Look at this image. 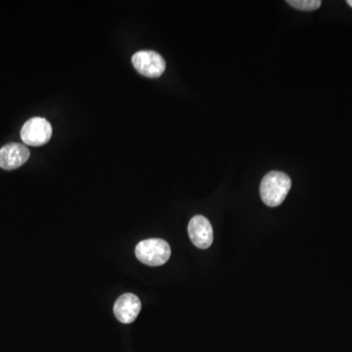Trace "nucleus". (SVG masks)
Wrapping results in <instances>:
<instances>
[{
    "instance_id": "1",
    "label": "nucleus",
    "mask_w": 352,
    "mask_h": 352,
    "mask_svg": "<svg viewBox=\"0 0 352 352\" xmlns=\"http://www.w3.org/2000/svg\"><path fill=\"white\" fill-rule=\"evenodd\" d=\"M291 187L292 180L288 175L282 171H270L261 182V199L268 207H278L286 199Z\"/></svg>"
},
{
    "instance_id": "2",
    "label": "nucleus",
    "mask_w": 352,
    "mask_h": 352,
    "mask_svg": "<svg viewBox=\"0 0 352 352\" xmlns=\"http://www.w3.org/2000/svg\"><path fill=\"white\" fill-rule=\"evenodd\" d=\"M168 242L162 239H148L139 243L135 248L136 258L149 266H161L170 258Z\"/></svg>"
},
{
    "instance_id": "3",
    "label": "nucleus",
    "mask_w": 352,
    "mask_h": 352,
    "mask_svg": "<svg viewBox=\"0 0 352 352\" xmlns=\"http://www.w3.org/2000/svg\"><path fill=\"white\" fill-rule=\"evenodd\" d=\"M52 136V126L47 120L43 118H32L25 122L21 129V138L25 145L38 146L45 145Z\"/></svg>"
},
{
    "instance_id": "4",
    "label": "nucleus",
    "mask_w": 352,
    "mask_h": 352,
    "mask_svg": "<svg viewBox=\"0 0 352 352\" xmlns=\"http://www.w3.org/2000/svg\"><path fill=\"white\" fill-rule=\"evenodd\" d=\"M131 62L136 71L147 78H159L166 71V61L155 51H138L132 56Z\"/></svg>"
},
{
    "instance_id": "5",
    "label": "nucleus",
    "mask_w": 352,
    "mask_h": 352,
    "mask_svg": "<svg viewBox=\"0 0 352 352\" xmlns=\"http://www.w3.org/2000/svg\"><path fill=\"white\" fill-rule=\"evenodd\" d=\"M190 239L197 248L208 249L214 242V230L207 217L196 215L190 220L188 226Z\"/></svg>"
},
{
    "instance_id": "6",
    "label": "nucleus",
    "mask_w": 352,
    "mask_h": 352,
    "mask_svg": "<svg viewBox=\"0 0 352 352\" xmlns=\"http://www.w3.org/2000/svg\"><path fill=\"white\" fill-rule=\"evenodd\" d=\"M31 152L29 148L20 143H9L0 149V168L13 170L29 161Z\"/></svg>"
},
{
    "instance_id": "7",
    "label": "nucleus",
    "mask_w": 352,
    "mask_h": 352,
    "mask_svg": "<svg viewBox=\"0 0 352 352\" xmlns=\"http://www.w3.org/2000/svg\"><path fill=\"white\" fill-rule=\"evenodd\" d=\"M140 311V300L138 296L131 293L120 296L113 305L116 318L124 324H131L135 321Z\"/></svg>"
},
{
    "instance_id": "8",
    "label": "nucleus",
    "mask_w": 352,
    "mask_h": 352,
    "mask_svg": "<svg viewBox=\"0 0 352 352\" xmlns=\"http://www.w3.org/2000/svg\"><path fill=\"white\" fill-rule=\"evenodd\" d=\"M287 3L298 10L314 11L321 6L322 2L320 0H288Z\"/></svg>"
},
{
    "instance_id": "9",
    "label": "nucleus",
    "mask_w": 352,
    "mask_h": 352,
    "mask_svg": "<svg viewBox=\"0 0 352 352\" xmlns=\"http://www.w3.org/2000/svg\"><path fill=\"white\" fill-rule=\"evenodd\" d=\"M346 3L349 4V6L352 7V0H347Z\"/></svg>"
}]
</instances>
